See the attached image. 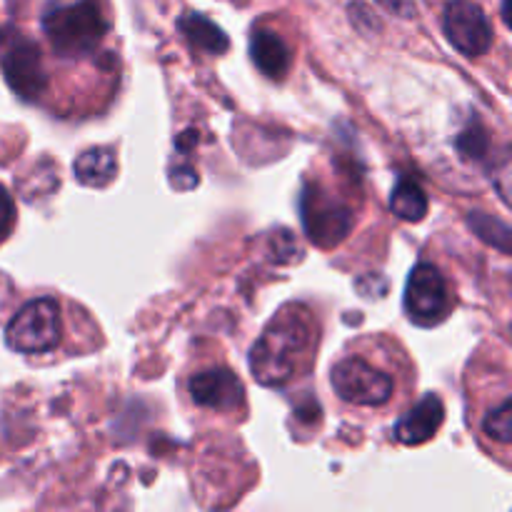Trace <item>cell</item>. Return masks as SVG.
I'll use <instances>...</instances> for the list:
<instances>
[{"label":"cell","instance_id":"7c38bea8","mask_svg":"<svg viewBox=\"0 0 512 512\" xmlns=\"http://www.w3.org/2000/svg\"><path fill=\"white\" fill-rule=\"evenodd\" d=\"M118 160H115L113 148H90L78 155L73 165L75 180L85 188H105L115 178Z\"/></svg>","mask_w":512,"mask_h":512},{"label":"cell","instance_id":"ba28073f","mask_svg":"<svg viewBox=\"0 0 512 512\" xmlns=\"http://www.w3.org/2000/svg\"><path fill=\"white\" fill-rule=\"evenodd\" d=\"M0 65H3L5 83L23 100H35L43 93L45 85H48V75H45L40 50L30 40L18 38L15 43H10Z\"/></svg>","mask_w":512,"mask_h":512},{"label":"cell","instance_id":"44dd1931","mask_svg":"<svg viewBox=\"0 0 512 512\" xmlns=\"http://www.w3.org/2000/svg\"><path fill=\"white\" fill-rule=\"evenodd\" d=\"M503 20L510 25V0H503Z\"/></svg>","mask_w":512,"mask_h":512},{"label":"cell","instance_id":"8992f818","mask_svg":"<svg viewBox=\"0 0 512 512\" xmlns=\"http://www.w3.org/2000/svg\"><path fill=\"white\" fill-rule=\"evenodd\" d=\"M333 390L345 403L378 408L393 398V378L363 358H345L330 373Z\"/></svg>","mask_w":512,"mask_h":512},{"label":"cell","instance_id":"8fae6325","mask_svg":"<svg viewBox=\"0 0 512 512\" xmlns=\"http://www.w3.org/2000/svg\"><path fill=\"white\" fill-rule=\"evenodd\" d=\"M250 58L258 65L263 75L273 80H283L285 73L290 70V48L275 30H255L253 40H250Z\"/></svg>","mask_w":512,"mask_h":512},{"label":"cell","instance_id":"277c9868","mask_svg":"<svg viewBox=\"0 0 512 512\" xmlns=\"http://www.w3.org/2000/svg\"><path fill=\"white\" fill-rule=\"evenodd\" d=\"M300 218H303L308 238L320 248L338 245L353 225L350 210L320 185H305V193L300 198Z\"/></svg>","mask_w":512,"mask_h":512},{"label":"cell","instance_id":"ffe728a7","mask_svg":"<svg viewBox=\"0 0 512 512\" xmlns=\"http://www.w3.org/2000/svg\"><path fill=\"white\" fill-rule=\"evenodd\" d=\"M388 13L398 15V18H413L415 15V0H378Z\"/></svg>","mask_w":512,"mask_h":512},{"label":"cell","instance_id":"6da1fadb","mask_svg":"<svg viewBox=\"0 0 512 512\" xmlns=\"http://www.w3.org/2000/svg\"><path fill=\"white\" fill-rule=\"evenodd\" d=\"M313 318L305 308H283L278 318L265 328L250 350V370L255 380L268 388H280L295 375L300 358L313 348Z\"/></svg>","mask_w":512,"mask_h":512},{"label":"cell","instance_id":"3957f363","mask_svg":"<svg viewBox=\"0 0 512 512\" xmlns=\"http://www.w3.org/2000/svg\"><path fill=\"white\" fill-rule=\"evenodd\" d=\"M5 340L15 353H48L60 343V308L55 300L38 298L20 308L8 323Z\"/></svg>","mask_w":512,"mask_h":512},{"label":"cell","instance_id":"30bf717a","mask_svg":"<svg viewBox=\"0 0 512 512\" xmlns=\"http://www.w3.org/2000/svg\"><path fill=\"white\" fill-rule=\"evenodd\" d=\"M445 420V405L438 395H425L395 425V438L403 445H423L433 438Z\"/></svg>","mask_w":512,"mask_h":512},{"label":"cell","instance_id":"4fadbf2b","mask_svg":"<svg viewBox=\"0 0 512 512\" xmlns=\"http://www.w3.org/2000/svg\"><path fill=\"white\" fill-rule=\"evenodd\" d=\"M178 28H180V33L185 35V40L193 45V48L205 50V53L220 55L230 48L228 35H225L223 30L213 23V20L205 18V15H200V13L183 15V18L178 20Z\"/></svg>","mask_w":512,"mask_h":512},{"label":"cell","instance_id":"7402d4cb","mask_svg":"<svg viewBox=\"0 0 512 512\" xmlns=\"http://www.w3.org/2000/svg\"><path fill=\"white\" fill-rule=\"evenodd\" d=\"M0 38H3V33H0Z\"/></svg>","mask_w":512,"mask_h":512},{"label":"cell","instance_id":"9a60e30c","mask_svg":"<svg viewBox=\"0 0 512 512\" xmlns=\"http://www.w3.org/2000/svg\"><path fill=\"white\" fill-rule=\"evenodd\" d=\"M468 225L480 240H485L488 245L498 248L500 253L508 255L510 253V228L505 220L493 218V215H485V213H470L468 215Z\"/></svg>","mask_w":512,"mask_h":512},{"label":"cell","instance_id":"ac0fdd59","mask_svg":"<svg viewBox=\"0 0 512 512\" xmlns=\"http://www.w3.org/2000/svg\"><path fill=\"white\" fill-rule=\"evenodd\" d=\"M13 223H15L13 198H10V193L5 185H0V243H5V240H8L10 230H13Z\"/></svg>","mask_w":512,"mask_h":512},{"label":"cell","instance_id":"d6986e66","mask_svg":"<svg viewBox=\"0 0 512 512\" xmlns=\"http://www.w3.org/2000/svg\"><path fill=\"white\" fill-rule=\"evenodd\" d=\"M170 185L178 190H190L198 185V173L193 168H173L170 170Z\"/></svg>","mask_w":512,"mask_h":512},{"label":"cell","instance_id":"5b68a950","mask_svg":"<svg viewBox=\"0 0 512 512\" xmlns=\"http://www.w3.org/2000/svg\"><path fill=\"white\" fill-rule=\"evenodd\" d=\"M403 305L408 318L420 328H433L443 323L453 305L443 273L430 263L415 265L405 285Z\"/></svg>","mask_w":512,"mask_h":512},{"label":"cell","instance_id":"9c48e42d","mask_svg":"<svg viewBox=\"0 0 512 512\" xmlns=\"http://www.w3.org/2000/svg\"><path fill=\"white\" fill-rule=\"evenodd\" d=\"M190 398L195 405L210 410H238L245 400L243 383L235 373H230L228 368H213L198 373L190 380Z\"/></svg>","mask_w":512,"mask_h":512},{"label":"cell","instance_id":"52a82bcc","mask_svg":"<svg viewBox=\"0 0 512 512\" xmlns=\"http://www.w3.org/2000/svg\"><path fill=\"white\" fill-rule=\"evenodd\" d=\"M443 30L453 48L468 58L488 53L493 45V28L483 8L470 0H450L443 13Z\"/></svg>","mask_w":512,"mask_h":512},{"label":"cell","instance_id":"7a4b0ae2","mask_svg":"<svg viewBox=\"0 0 512 512\" xmlns=\"http://www.w3.org/2000/svg\"><path fill=\"white\" fill-rule=\"evenodd\" d=\"M110 23L100 0H78L73 5L53 8L43 18V30L50 45L63 58H83L103 43Z\"/></svg>","mask_w":512,"mask_h":512},{"label":"cell","instance_id":"2e32d148","mask_svg":"<svg viewBox=\"0 0 512 512\" xmlns=\"http://www.w3.org/2000/svg\"><path fill=\"white\" fill-rule=\"evenodd\" d=\"M483 428H485V433H488L493 440H498V443H503V445L510 443V438H512V405H510V400H503V403H500L498 408H495L493 413L485 418Z\"/></svg>","mask_w":512,"mask_h":512},{"label":"cell","instance_id":"e0dca14e","mask_svg":"<svg viewBox=\"0 0 512 512\" xmlns=\"http://www.w3.org/2000/svg\"><path fill=\"white\" fill-rule=\"evenodd\" d=\"M458 148L465 158H483V155L488 153V135H485V130L480 128V125H475V128L470 125V128L460 135Z\"/></svg>","mask_w":512,"mask_h":512},{"label":"cell","instance_id":"5bb4252c","mask_svg":"<svg viewBox=\"0 0 512 512\" xmlns=\"http://www.w3.org/2000/svg\"><path fill=\"white\" fill-rule=\"evenodd\" d=\"M390 210L398 215L400 220H408V223H418L428 213V195L420 188L415 180L403 178L393 190V198H390Z\"/></svg>","mask_w":512,"mask_h":512}]
</instances>
